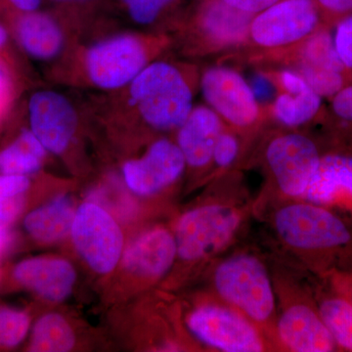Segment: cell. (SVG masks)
Listing matches in <instances>:
<instances>
[{"mask_svg": "<svg viewBox=\"0 0 352 352\" xmlns=\"http://www.w3.org/2000/svg\"><path fill=\"white\" fill-rule=\"evenodd\" d=\"M199 85L206 103L224 124L252 144L256 143L268 120L267 112L242 74L232 67L214 65L201 73Z\"/></svg>", "mask_w": 352, "mask_h": 352, "instance_id": "obj_10", "label": "cell"}, {"mask_svg": "<svg viewBox=\"0 0 352 352\" xmlns=\"http://www.w3.org/2000/svg\"><path fill=\"white\" fill-rule=\"evenodd\" d=\"M30 129L45 148L55 155L63 154L78 131L75 107L63 94L39 90L29 101Z\"/></svg>", "mask_w": 352, "mask_h": 352, "instance_id": "obj_16", "label": "cell"}, {"mask_svg": "<svg viewBox=\"0 0 352 352\" xmlns=\"http://www.w3.org/2000/svg\"><path fill=\"white\" fill-rule=\"evenodd\" d=\"M10 242V236H0V256L6 251Z\"/></svg>", "mask_w": 352, "mask_h": 352, "instance_id": "obj_40", "label": "cell"}, {"mask_svg": "<svg viewBox=\"0 0 352 352\" xmlns=\"http://www.w3.org/2000/svg\"><path fill=\"white\" fill-rule=\"evenodd\" d=\"M248 159L259 164L264 176L254 212L277 201L302 200L315 175L323 145L305 131L278 129L264 134Z\"/></svg>", "mask_w": 352, "mask_h": 352, "instance_id": "obj_5", "label": "cell"}, {"mask_svg": "<svg viewBox=\"0 0 352 352\" xmlns=\"http://www.w3.org/2000/svg\"><path fill=\"white\" fill-rule=\"evenodd\" d=\"M17 10L22 13L34 12L38 9L41 0H8Z\"/></svg>", "mask_w": 352, "mask_h": 352, "instance_id": "obj_38", "label": "cell"}, {"mask_svg": "<svg viewBox=\"0 0 352 352\" xmlns=\"http://www.w3.org/2000/svg\"><path fill=\"white\" fill-rule=\"evenodd\" d=\"M30 186L31 180L27 175L0 173V200L23 196Z\"/></svg>", "mask_w": 352, "mask_h": 352, "instance_id": "obj_32", "label": "cell"}, {"mask_svg": "<svg viewBox=\"0 0 352 352\" xmlns=\"http://www.w3.org/2000/svg\"><path fill=\"white\" fill-rule=\"evenodd\" d=\"M183 314V326L201 351L214 352L276 351L250 319L208 289L191 300Z\"/></svg>", "mask_w": 352, "mask_h": 352, "instance_id": "obj_7", "label": "cell"}, {"mask_svg": "<svg viewBox=\"0 0 352 352\" xmlns=\"http://www.w3.org/2000/svg\"><path fill=\"white\" fill-rule=\"evenodd\" d=\"M319 314L339 351L352 352V302L325 277L311 274Z\"/></svg>", "mask_w": 352, "mask_h": 352, "instance_id": "obj_20", "label": "cell"}, {"mask_svg": "<svg viewBox=\"0 0 352 352\" xmlns=\"http://www.w3.org/2000/svg\"><path fill=\"white\" fill-rule=\"evenodd\" d=\"M76 212L69 197H57L25 215V230L38 242H57L71 232Z\"/></svg>", "mask_w": 352, "mask_h": 352, "instance_id": "obj_22", "label": "cell"}, {"mask_svg": "<svg viewBox=\"0 0 352 352\" xmlns=\"http://www.w3.org/2000/svg\"><path fill=\"white\" fill-rule=\"evenodd\" d=\"M254 219L272 254L318 277L352 270V219L305 200L277 201Z\"/></svg>", "mask_w": 352, "mask_h": 352, "instance_id": "obj_2", "label": "cell"}, {"mask_svg": "<svg viewBox=\"0 0 352 352\" xmlns=\"http://www.w3.org/2000/svg\"><path fill=\"white\" fill-rule=\"evenodd\" d=\"M322 25L315 0H280L254 16L247 46L256 50L252 57L277 52L302 43Z\"/></svg>", "mask_w": 352, "mask_h": 352, "instance_id": "obj_11", "label": "cell"}, {"mask_svg": "<svg viewBox=\"0 0 352 352\" xmlns=\"http://www.w3.org/2000/svg\"><path fill=\"white\" fill-rule=\"evenodd\" d=\"M251 87L256 100L264 109L268 107L278 94V89L275 83L271 80L270 76L263 71H258L252 76L251 80H248Z\"/></svg>", "mask_w": 352, "mask_h": 352, "instance_id": "obj_31", "label": "cell"}, {"mask_svg": "<svg viewBox=\"0 0 352 352\" xmlns=\"http://www.w3.org/2000/svg\"><path fill=\"white\" fill-rule=\"evenodd\" d=\"M207 289L245 315L276 344L277 302L270 254L236 245L206 270Z\"/></svg>", "mask_w": 352, "mask_h": 352, "instance_id": "obj_3", "label": "cell"}, {"mask_svg": "<svg viewBox=\"0 0 352 352\" xmlns=\"http://www.w3.org/2000/svg\"><path fill=\"white\" fill-rule=\"evenodd\" d=\"M134 22L151 25L173 0H122Z\"/></svg>", "mask_w": 352, "mask_h": 352, "instance_id": "obj_29", "label": "cell"}, {"mask_svg": "<svg viewBox=\"0 0 352 352\" xmlns=\"http://www.w3.org/2000/svg\"><path fill=\"white\" fill-rule=\"evenodd\" d=\"M176 243L173 229L156 226L133 240L122 254L127 272L145 283L154 284L173 271L176 263Z\"/></svg>", "mask_w": 352, "mask_h": 352, "instance_id": "obj_17", "label": "cell"}, {"mask_svg": "<svg viewBox=\"0 0 352 352\" xmlns=\"http://www.w3.org/2000/svg\"><path fill=\"white\" fill-rule=\"evenodd\" d=\"M268 254L276 295L278 351H339L319 314L311 274Z\"/></svg>", "mask_w": 352, "mask_h": 352, "instance_id": "obj_4", "label": "cell"}, {"mask_svg": "<svg viewBox=\"0 0 352 352\" xmlns=\"http://www.w3.org/2000/svg\"><path fill=\"white\" fill-rule=\"evenodd\" d=\"M252 18L223 0H208L185 32V50L207 56L242 50L247 46Z\"/></svg>", "mask_w": 352, "mask_h": 352, "instance_id": "obj_12", "label": "cell"}, {"mask_svg": "<svg viewBox=\"0 0 352 352\" xmlns=\"http://www.w3.org/2000/svg\"><path fill=\"white\" fill-rule=\"evenodd\" d=\"M185 170L186 164L179 147L166 138L157 139L142 156L122 166L127 187L143 197L159 195L175 186Z\"/></svg>", "mask_w": 352, "mask_h": 352, "instance_id": "obj_15", "label": "cell"}, {"mask_svg": "<svg viewBox=\"0 0 352 352\" xmlns=\"http://www.w3.org/2000/svg\"><path fill=\"white\" fill-rule=\"evenodd\" d=\"M46 152L31 129H23L10 145L0 151V173L34 175L41 170Z\"/></svg>", "mask_w": 352, "mask_h": 352, "instance_id": "obj_24", "label": "cell"}, {"mask_svg": "<svg viewBox=\"0 0 352 352\" xmlns=\"http://www.w3.org/2000/svg\"><path fill=\"white\" fill-rule=\"evenodd\" d=\"M223 1L233 8L254 16L274 6L280 0H223Z\"/></svg>", "mask_w": 352, "mask_h": 352, "instance_id": "obj_34", "label": "cell"}, {"mask_svg": "<svg viewBox=\"0 0 352 352\" xmlns=\"http://www.w3.org/2000/svg\"><path fill=\"white\" fill-rule=\"evenodd\" d=\"M330 138L352 148V83L331 99Z\"/></svg>", "mask_w": 352, "mask_h": 352, "instance_id": "obj_27", "label": "cell"}, {"mask_svg": "<svg viewBox=\"0 0 352 352\" xmlns=\"http://www.w3.org/2000/svg\"><path fill=\"white\" fill-rule=\"evenodd\" d=\"M75 344V332L68 321L62 315L47 314L34 324L29 351L66 352L71 351Z\"/></svg>", "mask_w": 352, "mask_h": 352, "instance_id": "obj_25", "label": "cell"}, {"mask_svg": "<svg viewBox=\"0 0 352 352\" xmlns=\"http://www.w3.org/2000/svg\"><path fill=\"white\" fill-rule=\"evenodd\" d=\"M29 330V315L22 310L0 307V349L19 346Z\"/></svg>", "mask_w": 352, "mask_h": 352, "instance_id": "obj_28", "label": "cell"}, {"mask_svg": "<svg viewBox=\"0 0 352 352\" xmlns=\"http://www.w3.org/2000/svg\"><path fill=\"white\" fill-rule=\"evenodd\" d=\"M226 124L208 105L194 106L188 118L176 131V144L184 157L186 170L200 175L206 182L215 143Z\"/></svg>", "mask_w": 352, "mask_h": 352, "instance_id": "obj_18", "label": "cell"}, {"mask_svg": "<svg viewBox=\"0 0 352 352\" xmlns=\"http://www.w3.org/2000/svg\"><path fill=\"white\" fill-rule=\"evenodd\" d=\"M252 59L256 63L261 62L293 69L322 98L330 100L352 83V73L340 60L333 34L326 25L302 43Z\"/></svg>", "mask_w": 352, "mask_h": 352, "instance_id": "obj_9", "label": "cell"}, {"mask_svg": "<svg viewBox=\"0 0 352 352\" xmlns=\"http://www.w3.org/2000/svg\"><path fill=\"white\" fill-rule=\"evenodd\" d=\"M252 144L239 132L229 126L222 131L215 143L212 166L206 183H210L226 173L239 170Z\"/></svg>", "mask_w": 352, "mask_h": 352, "instance_id": "obj_26", "label": "cell"}, {"mask_svg": "<svg viewBox=\"0 0 352 352\" xmlns=\"http://www.w3.org/2000/svg\"><path fill=\"white\" fill-rule=\"evenodd\" d=\"M198 82L195 69L155 60L126 87L131 105L148 126L176 132L194 108Z\"/></svg>", "mask_w": 352, "mask_h": 352, "instance_id": "obj_6", "label": "cell"}, {"mask_svg": "<svg viewBox=\"0 0 352 352\" xmlns=\"http://www.w3.org/2000/svg\"><path fill=\"white\" fill-rule=\"evenodd\" d=\"M53 1H57V2H73V1H80V0H53Z\"/></svg>", "mask_w": 352, "mask_h": 352, "instance_id": "obj_41", "label": "cell"}, {"mask_svg": "<svg viewBox=\"0 0 352 352\" xmlns=\"http://www.w3.org/2000/svg\"><path fill=\"white\" fill-rule=\"evenodd\" d=\"M315 2L319 8L335 17V22L352 14V0H315Z\"/></svg>", "mask_w": 352, "mask_h": 352, "instance_id": "obj_35", "label": "cell"}, {"mask_svg": "<svg viewBox=\"0 0 352 352\" xmlns=\"http://www.w3.org/2000/svg\"><path fill=\"white\" fill-rule=\"evenodd\" d=\"M328 278L336 288L340 289L344 295L349 296L352 302V270L346 272L335 273Z\"/></svg>", "mask_w": 352, "mask_h": 352, "instance_id": "obj_36", "label": "cell"}, {"mask_svg": "<svg viewBox=\"0 0 352 352\" xmlns=\"http://www.w3.org/2000/svg\"><path fill=\"white\" fill-rule=\"evenodd\" d=\"M11 85L6 72L0 67V116L6 112L10 102Z\"/></svg>", "mask_w": 352, "mask_h": 352, "instance_id": "obj_37", "label": "cell"}, {"mask_svg": "<svg viewBox=\"0 0 352 352\" xmlns=\"http://www.w3.org/2000/svg\"><path fill=\"white\" fill-rule=\"evenodd\" d=\"M7 41H8V32L4 25L0 24V48L6 45Z\"/></svg>", "mask_w": 352, "mask_h": 352, "instance_id": "obj_39", "label": "cell"}, {"mask_svg": "<svg viewBox=\"0 0 352 352\" xmlns=\"http://www.w3.org/2000/svg\"><path fill=\"white\" fill-rule=\"evenodd\" d=\"M13 278L21 287L43 300L60 302L73 292L76 272L66 259L36 256L16 264Z\"/></svg>", "mask_w": 352, "mask_h": 352, "instance_id": "obj_19", "label": "cell"}, {"mask_svg": "<svg viewBox=\"0 0 352 352\" xmlns=\"http://www.w3.org/2000/svg\"><path fill=\"white\" fill-rule=\"evenodd\" d=\"M24 206L25 199L23 196L0 200V221L7 226L12 223L22 212Z\"/></svg>", "mask_w": 352, "mask_h": 352, "instance_id": "obj_33", "label": "cell"}, {"mask_svg": "<svg viewBox=\"0 0 352 352\" xmlns=\"http://www.w3.org/2000/svg\"><path fill=\"white\" fill-rule=\"evenodd\" d=\"M72 238L87 265L99 274L115 270L124 254V234L112 215L94 203L76 208Z\"/></svg>", "mask_w": 352, "mask_h": 352, "instance_id": "obj_13", "label": "cell"}, {"mask_svg": "<svg viewBox=\"0 0 352 352\" xmlns=\"http://www.w3.org/2000/svg\"><path fill=\"white\" fill-rule=\"evenodd\" d=\"M254 198L239 170L208 183L205 196L173 224L176 263L170 287L204 274L220 256L238 245L254 217Z\"/></svg>", "mask_w": 352, "mask_h": 352, "instance_id": "obj_1", "label": "cell"}, {"mask_svg": "<svg viewBox=\"0 0 352 352\" xmlns=\"http://www.w3.org/2000/svg\"><path fill=\"white\" fill-rule=\"evenodd\" d=\"M15 34L23 50L41 61L54 59L64 47L62 28L46 13L34 11L21 14L16 20Z\"/></svg>", "mask_w": 352, "mask_h": 352, "instance_id": "obj_21", "label": "cell"}, {"mask_svg": "<svg viewBox=\"0 0 352 352\" xmlns=\"http://www.w3.org/2000/svg\"><path fill=\"white\" fill-rule=\"evenodd\" d=\"M166 36L122 34L88 48L85 68L90 82L105 90L126 87L170 44Z\"/></svg>", "mask_w": 352, "mask_h": 352, "instance_id": "obj_8", "label": "cell"}, {"mask_svg": "<svg viewBox=\"0 0 352 352\" xmlns=\"http://www.w3.org/2000/svg\"><path fill=\"white\" fill-rule=\"evenodd\" d=\"M302 200L352 219V148L331 138L323 145L318 168Z\"/></svg>", "mask_w": 352, "mask_h": 352, "instance_id": "obj_14", "label": "cell"}, {"mask_svg": "<svg viewBox=\"0 0 352 352\" xmlns=\"http://www.w3.org/2000/svg\"><path fill=\"white\" fill-rule=\"evenodd\" d=\"M322 99L312 88L300 94L279 91L266 108L268 119L274 120L283 129L300 131L320 117Z\"/></svg>", "mask_w": 352, "mask_h": 352, "instance_id": "obj_23", "label": "cell"}, {"mask_svg": "<svg viewBox=\"0 0 352 352\" xmlns=\"http://www.w3.org/2000/svg\"><path fill=\"white\" fill-rule=\"evenodd\" d=\"M333 36L340 60L352 73V14L336 22Z\"/></svg>", "mask_w": 352, "mask_h": 352, "instance_id": "obj_30", "label": "cell"}]
</instances>
